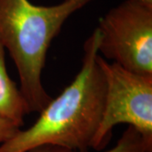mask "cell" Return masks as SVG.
Masks as SVG:
<instances>
[{"instance_id":"obj_1","label":"cell","mask_w":152,"mask_h":152,"mask_svg":"<svg viewBox=\"0 0 152 152\" xmlns=\"http://www.w3.org/2000/svg\"><path fill=\"white\" fill-rule=\"evenodd\" d=\"M97 28L84 44L82 65L74 80L52 98L31 127L20 129L2 145L0 152H26L55 145L80 152L91 149L103 113L106 80L97 62Z\"/></svg>"},{"instance_id":"obj_2","label":"cell","mask_w":152,"mask_h":152,"mask_svg":"<svg viewBox=\"0 0 152 152\" xmlns=\"http://www.w3.org/2000/svg\"><path fill=\"white\" fill-rule=\"evenodd\" d=\"M94 0H64L51 6L29 0H0V44L19 74L28 113H40L51 102L42 81L49 47L69 17Z\"/></svg>"},{"instance_id":"obj_3","label":"cell","mask_w":152,"mask_h":152,"mask_svg":"<svg viewBox=\"0 0 152 152\" xmlns=\"http://www.w3.org/2000/svg\"><path fill=\"white\" fill-rule=\"evenodd\" d=\"M106 80L103 113L91 149L101 151L108 145L113 129L120 124L134 128L152 151V75L128 70L116 63L109 64L97 55Z\"/></svg>"},{"instance_id":"obj_4","label":"cell","mask_w":152,"mask_h":152,"mask_svg":"<svg viewBox=\"0 0 152 152\" xmlns=\"http://www.w3.org/2000/svg\"><path fill=\"white\" fill-rule=\"evenodd\" d=\"M98 53L128 70L152 75V7L124 0L99 20Z\"/></svg>"},{"instance_id":"obj_5","label":"cell","mask_w":152,"mask_h":152,"mask_svg":"<svg viewBox=\"0 0 152 152\" xmlns=\"http://www.w3.org/2000/svg\"><path fill=\"white\" fill-rule=\"evenodd\" d=\"M5 51L0 44V115L21 128L24 125V117L29 114L27 104L20 88L8 74Z\"/></svg>"},{"instance_id":"obj_6","label":"cell","mask_w":152,"mask_h":152,"mask_svg":"<svg viewBox=\"0 0 152 152\" xmlns=\"http://www.w3.org/2000/svg\"><path fill=\"white\" fill-rule=\"evenodd\" d=\"M26 152H80L55 145H42ZM104 152H152L145 143L140 134L134 128L128 126L116 145Z\"/></svg>"},{"instance_id":"obj_7","label":"cell","mask_w":152,"mask_h":152,"mask_svg":"<svg viewBox=\"0 0 152 152\" xmlns=\"http://www.w3.org/2000/svg\"><path fill=\"white\" fill-rule=\"evenodd\" d=\"M20 129V127L10 119L0 115V145L9 140Z\"/></svg>"},{"instance_id":"obj_8","label":"cell","mask_w":152,"mask_h":152,"mask_svg":"<svg viewBox=\"0 0 152 152\" xmlns=\"http://www.w3.org/2000/svg\"><path fill=\"white\" fill-rule=\"evenodd\" d=\"M142 3H144L145 4H146L149 7H152V0H140Z\"/></svg>"}]
</instances>
